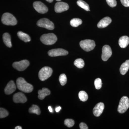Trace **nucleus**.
<instances>
[{
  "label": "nucleus",
  "mask_w": 129,
  "mask_h": 129,
  "mask_svg": "<svg viewBox=\"0 0 129 129\" xmlns=\"http://www.w3.org/2000/svg\"><path fill=\"white\" fill-rule=\"evenodd\" d=\"M104 108V103L101 102L96 104L93 109L94 115L97 117H99L101 115Z\"/></svg>",
  "instance_id": "14"
},
{
  "label": "nucleus",
  "mask_w": 129,
  "mask_h": 129,
  "mask_svg": "<svg viewBox=\"0 0 129 129\" xmlns=\"http://www.w3.org/2000/svg\"><path fill=\"white\" fill-rule=\"evenodd\" d=\"M79 97L81 101L85 102L88 99V95L85 91H81L79 92Z\"/></svg>",
  "instance_id": "25"
},
{
  "label": "nucleus",
  "mask_w": 129,
  "mask_h": 129,
  "mask_svg": "<svg viewBox=\"0 0 129 129\" xmlns=\"http://www.w3.org/2000/svg\"><path fill=\"white\" fill-rule=\"evenodd\" d=\"M48 109L49 111H50L51 113H52L53 112V109H52V108L51 106H49V107H48Z\"/></svg>",
  "instance_id": "35"
},
{
  "label": "nucleus",
  "mask_w": 129,
  "mask_h": 129,
  "mask_svg": "<svg viewBox=\"0 0 129 129\" xmlns=\"http://www.w3.org/2000/svg\"><path fill=\"white\" fill-rule=\"evenodd\" d=\"M74 64L78 68L81 69L84 67L85 63L83 59L81 58H78L75 61Z\"/></svg>",
  "instance_id": "26"
},
{
  "label": "nucleus",
  "mask_w": 129,
  "mask_h": 129,
  "mask_svg": "<svg viewBox=\"0 0 129 129\" xmlns=\"http://www.w3.org/2000/svg\"><path fill=\"white\" fill-rule=\"evenodd\" d=\"M37 25L41 27L44 28L48 30H53L54 29V24L48 19H41L38 21Z\"/></svg>",
  "instance_id": "7"
},
{
  "label": "nucleus",
  "mask_w": 129,
  "mask_h": 129,
  "mask_svg": "<svg viewBox=\"0 0 129 129\" xmlns=\"http://www.w3.org/2000/svg\"><path fill=\"white\" fill-rule=\"evenodd\" d=\"M129 44V37L126 36H122L119 40V45L122 48H125Z\"/></svg>",
  "instance_id": "17"
},
{
  "label": "nucleus",
  "mask_w": 129,
  "mask_h": 129,
  "mask_svg": "<svg viewBox=\"0 0 129 129\" xmlns=\"http://www.w3.org/2000/svg\"><path fill=\"white\" fill-rule=\"evenodd\" d=\"M122 5L125 7H129V0H120Z\"/></svg>",
  "instance_id": "32"
},
{
  "label": "nucleus",
  "mask_w": 129,
  "mask_h": 129,
  "mask_svg": "<svg viewBox=\"0 0 129 129\" xmlns=\"http://www.w3.org/2000/svg\"><path fill=\"white\" fill-rule=\"evenodd\" d=\"M57 40L56 35L52 33L42 35L40 38L41 42L47 45H50L55 44Z\"/></svg>",
  "instance_id": "2"
},
{
  "label": "nucleus",
  "mask_w": 129,
  "mask_h": 129,
  "mask_svg": "<svg viewBox=\"0 0 129 129\" xmlns=\"http://www.w3.org/2000/svg\"><path fill=\"white\" fill-rule=\"evenodd\" d=\"M38 98L40 100H43L47 95L50 94L51 92L48 89L46 88H43L42 89L39 90L38 91Z\"/></svg>",
  "instance_id": "18"
},
{
  "label": "nucleus",
  "mask_w": 129,
  "mask_h": 129,
  "mask_svg": "<svg viewBox=\"0 0 129 129\" xmlns=\"http://www.w3.org/2000/svg\"><path fill=\"white\" fill-rule=\"evenodd\" d=\"M29 65V62L27 60H24L14 62L12 65L13 68L18 71H23L26 69Z\"/></svg>",
  "instance_id": "8"
},
{
  "label": "nucleus",
  "mask_w": 129,
  "mask_h": 129,
  "mask_svg": "<svg viewBox=\"0 0 129 129\" xmlns=\"http://www.w3.org/2000/svg\"><path fill=\"white\" fill-rule=\"evenodd\" d=\"M82 23V21L79 18L73 19L70 21V24L72 27H77Z\"/></svg>",
  "instance_id": "24"
},
{
  "label": "nucleus",
  "mask_w": 129,
  "mask_h": 129,
  "mask_svg": "<svg viewBox=\"0 0 129 129\" xmlns=\"http://www.w3.org/2000/svg\"><path fill=\"white\" fill-rule=\"evenodd\" d=\"M53 70L49 67H43L40 70L39 73L40 79L42 81L46 80L50 78L52 74Z\"/></svg>",
  "instance_id": "4"
},
{
  "label": "nucleus",
  "mask_w": 129,
  "mask_h": 129,
  "mask_svg": "<svg viewBox=\"0 0 129 129\" xmlns=\"http://www.w3.org/2000/svg\"><path fill=\"white\" fill-rule=\"evenodd\" d=\"M80 45L84 50L89 52L94 48L95 44L94 41L92 40H85L80 42Z\"/></svg>",
  "instance_id": "5"
},
{
  "label": "nucleus",
  "mask_w": 129,
  "mask_h": 129,
  "mask_svg": "<svg viewBox=\"0 0 129 129\" xmlns=\"http://www.w3.org/2000/svg\"><path fill=\"white\" fill-rule=\"evenodd\" d=\"M112 22V19L109 17H107L101 19L98 23L97 26L100 28L106 27Z\"/></svg>",
  "instance_id": "16"
},
{
  "label": "nucleus",
  "mask_w": 129,
  "mask_h": 129,
  "mask_svg": "<svg viewBox=\"0 0 129 129\" xmlns=\"http://www.w3.org/2000/svg\"><path fill=\"white\" fill-rule=\"evenodd\" d=\"M48 54L51 57H57L67 55L68 54V52L62 48H57L48 51Z\"/></svg>",
  "instance_id": "10"
},
{
  "label": "nucleus",
  "mask_w": 129,
  "mask_h": 129,
  "mask_svg": "<svg viewBox=\"0 0 129 129\" xmlns=\"http://www.w3.org/2000/svg\"><path fill=\"white\" fill-rule=\"evenodd\" d=\"M107 3L111 7H115L117 5L116 0H106Z\"/></svg>",
  "instance_id": "31"
},
{
  "label": "nucleus",
  "mask_w": 129,
  "mask_h": 129,
  "mask_svg": "<svg viewBox=\"0 0 129 129\" xmlns=\"http://www.w3.org/2000/svg\"><path fill=\"white\" fill-rule=\"evenodd\" d=\"M112 49L110 46L106 45L103 47L102 50V58L103 61H107L112 55Z\"/></svg>",
  "instance_id": "11"
},
{
  "label": "nucleus",
  "mask_w": 129,
  "mask_h": 129,
  "mask_svg": "<svg viewBox=\"0 0 129 129\" xmlns=\"http://www.w3.org/2000/svg\"><path fill=\"white\" fill-rule=\"evenodd\" d=\"M3 42L9 48L12 47V45L11 42V36L8 33H5L3 36Z\"/></svg>",
  "instance_id": "19"
},
{
  "label": "nucleus",
  "mask_w": 129,
  "mask_h": 129,
  "mask_svg": "<svg viewBox=\"0 0 129 129\" xmlns=\"http://www.w3.org/2000/svg\"><path fill=\"white\" fill-rule=\"evenodd\" d=\"M13 101L15 103H24L27 102V99L23 93L18 92L14 94L13 95Z\"/></svg>",
  "instance_id": "13"
},
{
  "label": "nucleus",
  "mask_w": 129,
  "mask_h": 129,
  "mask_svg": "<svg viewBox=\"0 0 129 129\" xmlns=\"http://www.w3.org/2000/svg\"><path fill=\"white\" fill-rule=\"evenodd\" d=\"M69 9V6L66 3L59 2L56 3L55 5V11L57 13L65 11L68 10Z\"/></svg>",
  "instance_id": "12"
},
{
  "label": "nucleus",
  "mask_w": 129,
  "mask_h": 129,
  "mask_svg": "<svg viewBox=\"0 0 129 129\" xmlns=\"http://www.w3.org/2000/svg\"><path fill=\"white\" fill-rule=\"evenodd\" d=\"M15 129H22V127H21V126H17V127H16L15 128Z\"/></svg>",
  "instance_id": "36"
},
{
  "label": "nucleus",
  "mask_w": 129,
  "mask_h": 129,
  "mask_svg": "<svg viewBox=\"0 0 129 129\" xmlns=\"http://www.w3.org/2000/svg\"><path fill=\"white\" fill-rule=\"evenodd\" d=\"M33 7L36 11L41 14L46 13L48 11V9L46 5L41 2L37 1L34 2Z\"/></svg>",
  "instance_id": "9"
},
{
  "label": "nucleus",
  "mask_w": 129,
  "mask_h": 129,
  "mask_svg": "<svg viewBox=\"0 0 129 129\" xmlns=\"http://www.w3.org/2000/svg\"><path fill=\"white\" fill-rule=\"evenodd\" d=\"M94 85L96 89H100L102 88V81L100 78H97L94 81Z\"/></svg>",
  "instance_id": "29"
},
{
  "label": "nucleus",
  "mask_w": 129,
  "mask_h": 129,
  "mask_svg": "<svg viewBox=\"0 0 129 129\" xmlns=\"http://www.w3.org/2000/svg\"><path fill=\"white\" fill-rule=\"evenodd\" d=\"M29 112L30 113L36 114L39 115L41 113V111L39 107L37 105H32L29 109Z\"/></svg>",
  "instance_id": "23"
},
{
  "label": "nucleus",
  "mask_w": 129,
  "mask_h": 129,
  "mask_svg": "<svg viewBox=\"0 0 129 129\" xmlns=\"http://www.w3.org/2000/svg\"><path fill=\"white\" fill-rule=\"evenodd\" d=\"M16 85L13 81H11L7 84L5 89V92L7 95H10L15 91Z\"/></svg>",
  "instance_id": "15"
},
{
  "label": "nucleus",
  "mask_w": 129,
  "mask_h": 129,
  "mask_svg": "<svg viewBox=\"0 0 129 129\" xmlns=\"http://www.w3.org/2000/svg\"><path fill=\"white\" fill-rule=\"evenodd\" d=\"M74 121L70 119H65L64 121V124L68 127H72L74 126Z\"/></svg>",
  "instance_id": "28"
},
{
  "label": "nucleus",
  "mask_w": 129,
  "mask_h": 129,
  "mask_svg": "<svg viewBox=\"0 0 129 129\" xmlns=\"http://www.w3.org/2000/svg\"><path fill=\"white\" fill-rule=\"evenodd\" d=\"M9 114L8 112L6 110L3 108H0V118H4L7 117Z\"/></svg>",
  "instance_id": "30"
},
{
  "label": "nucleus",
  "mask_w": 129,
  "mask_h": 129,
  "mask_svg": "<svg viewBox=\"0 0 129 129\" xmlns=\"http://www.w3.org/2000/svg\"><path fill=\"white\" fill-rule=\"evenodd\" d=\"M59 80L61 85H65L67 83V79L66 75L64 74H61L59 78Z\"/></svg>",
  "instance_id": "27"
},
{
  "label": "nucleus",
  "mask_w": 129,
  "mask_h": 129,
  "mask_svg": "<svg viewBox=\"0 0 129 129\" xmlns=\"http://www.w3.org/2000/svg\"><path fill=\"white\" fill-rule=\"evenodd\" d=\"M61 109V108L60 107H57L56 108H55L56 112H58L60 111Z\"/></svg>",
  "instance_id": "34"
},
{
  "label": "nucleus",
  "mask_w": 129,
  "mask_h": 129,
  "mask_svg": "<svg viewBox=\"0 0 129 129\" xmlns=\"http://www.w3.org/2000/svg\"><path fill=\"white\" fill-rule=\"evenodd\" d=\"M17 36L20 39L25 42H29L31 40L28 35L22 31H19L17 33Z\"/></svg>",
  "instance_id": "21"
},
{
  "label": "nucleus",
  "mask_w": 129,
  "mask_h": 129,
  "mask_svg": "<svg viewBox=\"0 0 129 129\" xmlns=\"http://www.w3.org/2000/svg\"><path fill=\"white\" fill-rule=\"evenodd\" d=\"M77 4L79 6L84 9L85 11H90L89 6V5L84 1L79 0V1H77Z\"/></svg>",
  "instance_id": "22"
},
{
  "label": "nucleus",
  "mask_w": 129,
  "mask_h": 129,
  "mask_svg": "<svg viewBox=\"0 0 129 129\" xmlns=\"http://www.w3.org/2000/svg\"><path fill=\"white\" fill-rule=\"evenodd\" d=\"M80 128L81 129H88V127L85 123H81L79 125Z\"/></svg>",
  "instance_id": "33"
},
{
  "label": "nucleus",
  "mask_w": 129,
  "mask_h": 129,
  "mask_svg": "<svg viewBox=\"0 0 129 129\" xmlns=\"http://www.w3.org/2000/svg\"><path fill=\"white\" fill-rule=\"evenodd\" d=\"M57 1H61V0H56Z\"/></svg>",
  "instance_id": "38"
},
{
  "label": "nucleus",
  "mask_w": 129,
  "mask_h": 129,
  "mask_svg": "<svg viewBox=\"0 0 129 129\" xmlns=\"http://www.w3.org/2000/svg\"><path fill=\"white\" fill-rule=\"evenodd\" d=\"M16 83L18 89L25 93L31 92L34 89L33 86L26 82L23 78H19L17 79Z\"/></svg>",
  "instance_id": "1"
},
{
  "label": "nucleus",
  "mask_w": 129,
  "mask_h": 129,
  "mask_svg": "<svg viewBox=\"0 0 129 129\" xmlns=\"http://www.w3.org/2000/svg\"><path fill=\"white\" fill-rule=\"evenodd\" d=\"M46 1L49 3H52L53 1V0H46Z\"/></svg>",
  "instance_id": "37"
},
{
  "label": "nucleus",
  "mask_w": 129,
  "mask_h": 129,
  "mask_svg": "<svg viewBox=\"0 0 129 129\" xmlns=\"http://www.w3.org/2000/svg\"><path fill=\"white\" fill-rule=\"evenodd\" d=\"M129 107V99L126 96L122 97L119 102L118 111L120 113H123L128 110Z\"/></svg>",
  "instance_id": "6"
},
{
  "label": "nucleus",
  "mask_w": 129,
  "mask_h": 129,
  "mask_svg": "<svg viewBox=\"0 0 129 129\" xmlns=\"http://www.w3.org/2000/svg\"><path fill=\"white\" fill-rule=\"evenodd\" d=\"M129 69V60H127L122 63L120 68V72L121 74L124 75L128 72Z\"/></svg>",
  "instance_id": "20"
},
{
  "label": "nucleus",
  "mask_w": 129,
  "mask_h": 129,
  "mask_svg": "<svg viewBox=\"0 0 129 129\" xmlns=\"http://www.w3.org/2000/svg\"><path fill=\"white\" fill-rule=\"evenodd\" d=\"M1 20L2 23L6 25H15L17 23L16 18L9 13H6L3 14Z\"/></svg>",
  "instance_id": "3"
}]
</instances>
